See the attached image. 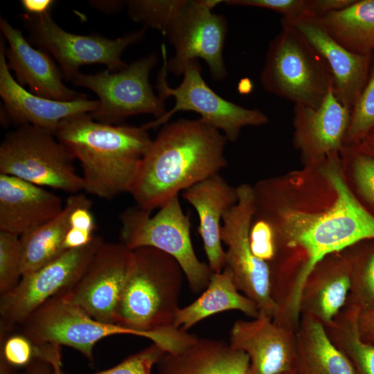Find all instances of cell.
Instances as JSON below:
<instances>
[{
	"label": "cell",
	"instance_id": "cell-1",
	"mask_svg": "<svg viewBox=\"0 0 374 374\" xmlns=\"http://www.w3.org/2000/svg\"><path fill=\"white\" fill-rule=\"evenodd\" d=\"M324 174L334 190L333 204L320 212L286 211L256 193V215L272 226L276 251L270 263L276 298L291 308L300 306L301 293L312 270L328 256L365 240H374V216L348 187L337 154L325 159Z\"/></svg>",
	"mask_w": 374,
	"mask_h": 374
},
{
	"label": "cell",
	"instance_id": "cell-2",
	"mask_svg": "<svg viewBox=\"0 0 374 374\" xmlns=\"http://www.w3.org/2000/svg\"><path fill=\"white\" fill-rule=\"evenodd\" d=\"M227 139L200 118L163 125L144 156L130 188L136 206L152 212L180 192L226 166Z\"/></svg>",
	"mask_w": 374,
	"mask_h": 374
},
{
	"label": "cell",
	"instance_id": "cell-3",
	"mask_svg": "<svg viewBox=\"0 0 374 374\" xmlns=\"http://www.w3.org/2000/svg\"><path fill=\"white\" fill-rule=\"evenodd\" d=\"M55 136L79 161L83 190L106 199L129 193L152 142L145 125L105 124L88 113L62 120Z\"/></svg>",
	"mask_w": 374,
	"mask_h": 374
},
{
	"label": "cell",
	"instance_id": "cell-4",
	"mask_svg": "<svg viewBox=\"0 0 374 374\" xmlns=\"http://www.w3.org/2000/svg\"><path fill=\"white\" fill-rule=\"evenodd\" d=\"M132 251L133 263L115 324L148 339L150 330L174 326L185 276L175 258L157 249L143 247Z\"/></svg>",
	"mask_w": 374,
	"mask_h": 374
},
{
	"label": "cell",
	"instance_id": "cell-5",
	"mask_svg": "<svg viewBox=\"0 0 374 374\" xmlns=\"http://www.w3.org/2000/svg\"><path fill=\"white\" fill-rule=\"evenodd\" d=\"M264 89L294 105L318 107L332 87L323 57L290 22L282 19L260 73Z\"/></svg>",
	"mask_w": 374,
	"mask_h": 374
},
{
	"label": "cell",
	"instance_id": "cell-6",
	"mask_svg": "<svg viewBox=\"0 0 374 374\" xmlns=\"http://www.w3.org/2000/svg\"><path fill=\"white\" fill-rule=\"evenodd\" d=\"M138 206L121 213V242L130 250L143 247L157 249L175 258L181 267L191 291L204 290L213 274L199 260L190 238V221L179 195L168 201L153 216Z\"/></svg>",
	"mask_w": 374,
	"mask_h": 374
},
{
	"label": "cell",
	"instance_id": "cell-7",
	"mask_svg": "<svg viewBox=\"0 0 374 374\" xmlns=\"http://www.w3.org/2000/svg\"><path fill=\"white\" fill-rule=\"evenodd\" d=\"M72 153L46 130L31 125L9 132L0 146V174L67 193L83 190Z\"/></svg>",
	"mask_w": 374,
	"mask_h": 374
},
{
	"label": "cell",
	"instance_id": "cell-8",
	"mask_svg": "<svg viewBox=\"0 0 374 374\" xmlns=\"http://www.w3.org/2000/svg\"><path fill=\"white\" fill-rule=\"evenodd\" d=\"M222 1L175 0L163 35L175 49L167 69L174 75H182L193 60H203L215 81L223 80L227 71L222 51L227 25L222 15L213 9Z\"/></svg>",
	"mask_w": 374,
	"mask_h": 374
},
{
	"label": "cell",
	"instance_id": "cell-9",
	"mask_svg": "<svg viewBox=\"0 0 374 374\" xmlns=\"http://www.w3.org/2000/svg\"><path fill=\"white\" fill-rule=\"evenodd\" d=\"M161 49L163 64L158 75L157 89L162 100L172 97L175 105L160 118L145 124L148 130L168 123L178 112L192 111L199 114L203 122L220 131L227 141L234 142L243 127L261 126L269 122L268 116L262 111L241 107L217 95L203 79L198 60L187 65L178 87H169L165 46Z\"/></svg>",
	"mask_w": 374,
	"mask_h": 374
},
{
	"label": "cell",
	"instance_id": "cell-10",
	"mask_svg": "<svg viewBox=\"0 0 374 374\" xmlns=\"http://www.w3.org/2000/svg\"><path fill=\"white\" fill-rule=\"evenodd\" d=\"M51 13V10L39 15L26 12L20 17L29 33V41L53 55L67 81L83 65L103 64L110 72L124 69L128 64L121 59L123 51L140 41L148 28L143 26L116 39L98 35H76L61 28Z\"/></svg>",
	"mask_w": 374,
	"mask_h": 374
},
{
	"label": "cell",
	"instance_id": "cell-11",
	"mask_svg": "<svg viewBox=\"0 0 374 374\" xmlns=\"http://www.w3.org/2000/svg\"><path fill=\"white\" fill-rule=\"evenodd\" d=\"M238 199L224 215L221 239L225 250V265L232 274L238 290L258 305L259 312L274 318L276 305L271 295L269 264L253 253L249 232L256 212L253 186H237Z\"/></svg>",
	"mask_w": 374,
	"mask_h": 374
},
{
	"label": "cell",
	"instance_id": "cell-12",
	"mask_svg": "<svg viewBox=\"0 0 374 374\" xmlns=\"http://www.w3.org/2000/svg\"><path fill=\"white\" fill-rule=\"evenodd\" d=\"M156 63V55L151 54L120 71L78 72L70 81L98 96V109L89 114L97 122L115 125L139 114H150L158 119L168 111L164 100L154 93L149 82L150 72Z\"/></svg>",
	"mask_w": 374,
	"mask_h": 374
},
{
	"label": "cell",
	"instance_id": "cell-13",
	"mask_svg": "<svg viewBox=\"0 0 374 374\" xmlns=\"http://www.w3.org/2000/svg\"><path fill=\"white\" fill-rule=\"evenodd\" d=\"M103 242L95 235L88 244L66 250L40 269L22 276L10 292L1 295V341L44 302L72 286Z\"/></svg>",
	"mask_w": 374,
	"mask_h": 374
},
{
	"label": "cell",
	"instance_id": "cell-14",
	"mask_svg": "<svg viewBox=\"0 0 374 374\" xmlns=\"http://www.w3.org/2000/svg\"><path fill=\"white\" fill-rule=\"evenodd\" d=\"M19 326V333L34 344L69 346L91 362L93 348L102 339L116 335L139 336L133 330L96 321L61 294L44 302Z\"/></svg>",
	"mask_w": 374,
	"mask_h": 374
},
{
	"label": "cell",
	"instance_id": "cell-15",
	"mask_svg": "<svg viewBox=\"0 0 374 374\" xmlns=\"http://www.w3.org/2000/svg\"><path fill=\"white\" fill-rule=\"evenodd\" d=\"M132 250L103 242L79 279L61 294L98 321L115 324L118 303L133 263Z\"/></svg>",
	"mask_w": 374,
	"mask_h": 374
},
{
	"label": "cell",
	"instance_id": "cell-16",
	"mask_svg": "<svg viewBox=\"0 0 374 374\" xmlns=\"http://www.w3.org/2000/svg\"><path fill=\"white\" fill-rule=\"evenodd\" d=\"M229 340L233 348L247 355V374L296 373L295 331L262 312L251 320H236Z\"/></svg>",
	"mask_w": 374,
	"mask_h": 374
},
{
	"label": "cell",
	"instance_id": "cell-17",
	"mask_svg": "<svg viewBox=\"0 0 374 374\" xmlns=\"http://www.w3.org/2000/svg\"><path fill=\"white\" fill-rule=\"evenodd\" d=\"M0 96L3 101L4 118L19 126L31 125L55 134L64 118L80 114L92 113L98 100L86 98L63 102L38 96L24 89L14 80L7 64L4 42L0 43Z\"/></svg>",
	"mask_w": 374,
	"mask_h": 374
},
{
	"label": "cell",
	"instance_id": "cell-18",
	"mask_svg": "<svg viewBox=\"0 0 374 374\" xmlns=\"http://www.w3.org/2000/svg\"><path fill=\"white\" fill-rule=\"evenodd\" d=\"M294 144L306 160L319 163L344 148L351 112L335 97L332 87L318 107L294 105Z\"/></svg>",
	"mask_w": 374,
	"mask_h": 374
},
{
	"label": "cell",
	"instance_id": "cell-19",
	"mask_svg": "<svg viewBox=\"0 0 374 374\" xmlns=\"http://www.w3.org/2000/svg\"><path fill=\"white\" fill-rule=\"evenodd\" d=\"M0 28L9 44L5 51L8 66L15 72L21 85L27 84L35 95L58 101L87 98L64 84L62 73L47 51L33 48L21 31L2 17Z\"/></svg>",
	"mask_w": 374,
	"mask_h": 374
},
{
	"label": "cell",
	"instance_id": "cell-20",
	"mask_svg": "<svg viewBox=\"0 0 374 374\" xmlns=\"http://www.w3.org/2000/svg\"><path fill=\"white\" fill-rule=\"evenodd\" d=\"M63 208L56 194L16 177L0 174V231L21 237L56 217Z\"/></svg>",
	"mask_w": 374,
	"mask_h": 374
},
{
	"label": "cell",
	"instance_id": "cell-21",
	"mask_svg": "<svg viewBox=\"0 0 374 374\" xmlns=\"http://www.w3.org/2000/svg\"><path fill=\"white\" fill-rule=\"evenodd\" d=\"M292 24L323 57L332 75L335 97L351 112L368 80L371 55L348 51L314 19Z\"/></svg>",
	"mask_w": 374,
	"mask_h": 374
},
{
	"label": "cell",
	"instance_id": "cell-22",
	"mask_svg": "<svg viewBox=\"0 0 374 374\" xmlns=\"http://www.w3.org/2000/svg\"><path fill=\"white\" fill-rule=\"evenodd\" d=\"M181 195L198 215V233L211 270L221 272L225 265V250L221 239L222 220L238 202L237 187L231 186L219 173L184 190Z\"/></svg>",
	"mask_w": 374,
	"mask_h": 374
},
{
	"label": "cell",
	"instance_id": "cell-23",
	"mask_svg": "<svg viewBox=\"0 0 374 374\" xmlns=\"http://www.w3.org/2000/svg\"><path fill=\"white\" fill-rule=\"evenodd\" d=\"M330 254L317 265L304 285L301 316L308 315L324 326L346 305L351 286L349 261L345 255Z\"/></svg>",
	"mask_w": 374,
	"mask_h": 374
},
{
	"label": "cell",
	"instance_id": "cell-24",
	"mask_svg": "<svg viewBox=\"0 0 374 374\" xmlns=\"http://www.w3.org/2000/svg\"><path fill=\"white\" fill-rule=\"evenodd\" d=\"M247 355L222 341L197 337L177 354L164 353L157 374H247Z\"/></svg>",
	"mask_w": 374,
	"mask_h": 374
},
{
	"label": "cell",
	"instance_id": "cell-25",
	"mask_svg": "<svg viewBox=\"0 0 374 374\" xmlns=\"http://www.w3.org/2000/svg\"><path fill=\"white\" fill-rule=\"evenodd\" d=\"M296 374H355L346 356L332 343L325 326L301 314L295 331Z\"/></svg>",
	"mask_w": 374,
	"mask_h": 374
},
{
	"label": "cell",
	"instance_id": "cell-26",
	"mask_svg": "<svg viewBox=\"0 0 374 374\" xmlns=\"http://www.w3.org/2000/svg\"><path fill=\"white\" fill-rule=\"evenodd\" d=\"M238 310L252 318L259 314L254 301L237 288L232 274L227 268L213 273L207 287L188 305L179 308L174 320V326L186 330L215 314Z\"/></svg>",
	"mask_w": 374,
	"mask_h": 374
},
{
	"label": "cell",
	"instance_id": "cell-27",
	"mask_svg": "<svg viewBox=\"0 0 374 374\" xmlns=\"http://www.w3.org/2000/svg\"><path fill=\"white\" fill-rule=\"evenodd\" d=\"M91 204V201L85 195H72L67 199L60 214L20 237L22 276L40 269L66 251L64 248V240L70 228L71 213L80 206Z\"/></svg>",
	"mask_w": 374,
	"mask_h": 374
},
{
	"label": "cell",
	"instance_id": "cell-28",
	"mask_svg": "<svg viewBox=\"0 0 374 374\" xmlns=\"http://www.w3.org/2000/svg\"><path fill=\"white\" fill-rule=\"evenodd\" d=\"M313 19L348 51L360 55L374 51V0H355L344 9Z\"/></svg>",
	"mask_w": 374,
	"mask_h": 374
},
{
	"label": "cell",
	"instance_id": "cell-29",
	"mask_svg": "<svg viewBox=\"0 0 374 374\" xmlns=\"http://www.w3.org/2000/svg\"><path fill=\"white\" fill-rule=\"evenodd\" d=\"M359 312L357 307L346 305L325 328L332 343L348 359L355 374H374V343L364 341L360 335Z\"/></svg>",
	"mask_w": 374,
	"mask_h": 374
},
{
	"label": "cell",
	"instance_id": "cell-30",
	"mask_svg": "<svg viewBox=\"0 0 374 374\" xmlns=\"http://www.w3.org/2000/svg\"><path fill=\"white\" fill-rule=\"evenodd\" d=\"M350 266L351 286L346 305L360 311L374 307V249L364 256H346Z\"/></svg>",
	"mask_w": 374,
	"mask_h": 374
},
{
	"label": "cell",
	"instance_id": "cell-31",
	"mask_svg": "<svg viewBox=\"0 0 374 374\" xmlns=\"http://www.w3.org/2000/svg\"><path fill=\"white\" fill-rule=\"evenodd\" d=\"M373 130H374V62L366 83L351 111L344 146L355 144L365 139Z\"/></svg>",
	"mask_w": 374,
	"mask_h": 374
},
{
	"label": "cell",
	"instance_id": "cell-32",
	"mask_svg": "<svg viewBox=\"0 0 374 374\" xmlns=\"http://www.w3.org/2000/svg\"><path fill=\"white\" fill-rule=\"evenodd\" d=\"M20 237L0 231V294L10 292L19 282L21 274Z\"/></svg>",
	"mask_w": 374,
	"mask_h": 374
},
{
	"label": "cell",
	"instance_id": "cell-33",
	"mask_svg": "<svg viewBox=\"0 0 374 374\" xmlns=\"http://www.w3.org/2000/svg\"><path fill=\"white\" fill-rule=\"evenodd\" d=\"M164 353L162 348L152 344L110 368L91 374H151L153 366ZM52 369V374H70L62 372L60 366Z\"/></svg>",
	"mask_w": 374,
	"mask_h": 374
},
{
	"label": "cell",
	"instance_id": "cell-34",
	"mask_svg": "<svg viewBox=\"0 0 374 374\" xmlns=\"http://www.w3.org/2000/svg\"><path fill=\"white\" fill-rule=\"evenodd\" d=\"M223 2L230 6H250L271 10L282 15V19L292 24L313 19L310 9V0H226Z\"/></svg>",
	"mask_w": 374,
	"mask_h": 374
},
{
	"label": "cell",
	"instance_id": "cell-35",
	"mask_svg": "<svg viewBox=\"0 0 374 374\" xmlns=\"http://www.w3.org/2000/svg\"><path fill=\"white\" fill-rule=\"evenodd\" d=\"M1 345L0 357L15 368L26 367L35 359L36 346L21 333L9 335Z\"/></svg>",
	"mask_w": 374,
	"mask_h": 374
},
{
	"label": "cell",
	"instance_id": "cell-36",
	"mask_svg": "<svg viewBox=\"0 0 374 374\" xmlns=\"http://www.w3.org/2000/svg\"><path fill=\"white\" fill-rule=\"evenodd\" d=\"M350 152L357 187L364 199L374 206V157L365 150Z\"/></svg>",
	"mask_w": 374,
	"mask_h": 374
},
{
	"label": "cell",
	"instance_id": "cell-37",
	"mask_svg": "<svg viewBox=\"0 0 374 374\" xmlns=\"http://www.w3.org/2000/svg\"><path fill=\"white\" fill-rule=\"evenodd\" d=\"M249 242L255 256L269 265L276 251L275 234L271 224L260 217L256 222L253 220L249 232Z\"/></svg>",
	"mask_w": 374,
	"mask_h": 374
},
{
	"label": "cell",
	"instance_id": "cell-38",
	"mask_svg": "<svg viewBox=\"0 0 374 374\" xmlns=\"http://www.w3.org/2000/svg\"><path fill=\"white\" fill-rule=\"evenodd\" d=\"M91 205L80 206L70 215V227L93 233L95 222L91 211Z\"/></svg>",
	"mask_w": 374,
	"mask_h": 374
},
{
	"label": "cell",
	"instance_id": "cell-39",
	"mask_svg": "<svg viewBox=\"0 0 374 374\" xmlns=\"http://www.w3.org/2000/svg\"><path fill=\"white\" fill-rule=\"evenodd\" d=\"M355 1V0H310L313 19L344 9Z\"/></svg>",
	"mask_w": 374,
	"mask_h": 374
},
{
	"label": "cell",
	"instance_id": "cell-40",
	"mask_svg": "<svg viewBox=\"0 0 374 374\" xmlns=\"http://www.w3.org/2000/svg\"><path fill=\"white\" fill-rule=\"evenodd\" d=\"M93 233L70 227L64 240L65 250L77 249L88 244L94 237Z\"/></svg>",
	"mask_w": 374,
	"mask_h": 374
},
{
	"label": "cell",
	"instance_id": "cell-41",
	"mask_svg": "<svg viewBox=\"0 0 374 374\" xmlns=\"http://www.w3.org/2000/svg\"><path fill=\"white\" fill-rule=\"evenodd\" d=\"M358 326L362 338L366 341L374 343V307L360 311Z\"/></svg>",
	"mask_w": 374,
	"mask_h": 374
},
{
	"label": "cell",
	"instance_id": "cell-42",
	"mask_svg": "<svg viewBox=\"0 0 374 374\" xmlns=\"http://www.w3.org/2000/svg\"><path fill=\"white\" fill-rule=\"evenodd\" d=\"M21 3L26 13L39 15L51 10L54 1L51 0H22Z\"/></svg>",
	"mask_w": 374,
	"mask_h": 374
},
{
	"label": "cell",
	"instance_id": "cell-43",
	"mask_svg": "<svg viewBox=\"0 0 374 374\" xmlns=\"http://www.w3.org/2000/svg\"><path fill=\"white\" fill-rule=\"evenodd\" d=\"M94 8L106 13H113L118 11L126 4V1H89Z\"/></svg>",
	"mask_w": 374,
	"mask_h": 374
},
{
	"label": "cell",
	"instance_id": "cell-44",
	"mask_svg": "<svg viewBox=\"0 0 374 374\" xmlns=\"http://www.w3.org/2000/svg\"><path fill=\"white\" fill-rule=\"evenodd\" d=\"M52 367L47 363L33 359L26 367L25 374H52Z\"/></svg>",
	"mask_w": 374,
	"mask_h": 374
},
{
	"label": "cell",
	"instance_id": "cell-45",
	"mask_svg": "<svg viewBox=\"0 0 374 374\" xmlns=\"http://www.w3.org/2000/svg\"><path fill=\"white\" fill-rule=\"evenodd\" d=\"M0 374H25V373H18L15 367L9 365L3 359L0 357Z\"/></svg>",
	"mask_w": 374,
	"mask_h": 374
},
{
	"label": "cell",
	"instance_id": "cell-46",
	"mask_svg": "<svg viewBox=\"0 0 374 374\" xmlns=\"http://www.w3.org/2000/svg\"><path fill=\"white\" fill-rule=\"evenodd\" d=\"M253 89V84L249 78L241 80L239 83L238 89L241 93H249Z\"/></svg>",
	"mask_w": 374,
	"mask_h": 374
},
{
	"label": "cell",
	"instance_id": "cell-47",
	"mask_svg": "<svg viewBox=\"0 0 374 374\" xmlns=\"http://www.w3.org/2000/svg\"><path fill=\"white\" fill-rule=\"evenodd\" d=\"M365 147L374 154V130H373L365 139Z\"/></svg>",
	"mask_w": 374,
	"mask_h": 374
},
{
	"label": "cell",
	"instance_id": "cell-48",
	"mask_svg": "<svg viewBox=\"0 0 374 374\" xmlns=\"http://www.w3.org/2000/svg\"><path fill=\"white\" fill-rule=\"evenodd\" d=\"M294 374H296V373H294Z\"/></svg>",
	"mask_w": 374,
	"mask_h": 374
}]
</instances>
